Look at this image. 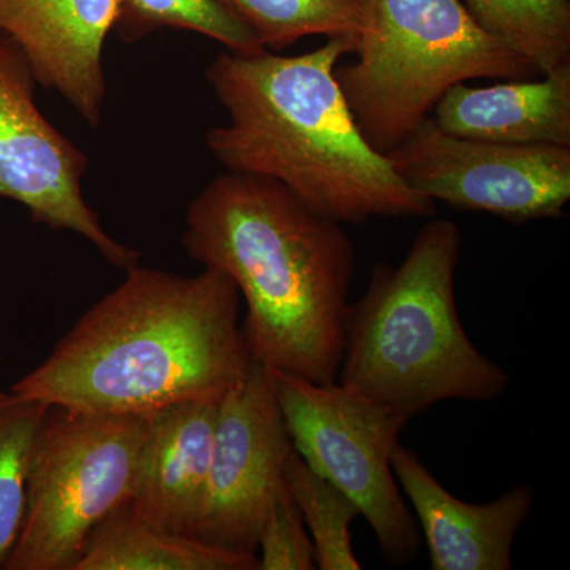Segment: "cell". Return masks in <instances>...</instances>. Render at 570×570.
<instances>
[{
	"label": "cell",
	"instance_id": "1",
	"mask_svg": "<svg viewBox=\"0 0 570 570\" xmlns=\"http://www.w3.org/2000/svg\"><path fill=\"white\" fill-rule=\"evenodd\" d=\"M238 288L224 273L126 269L11 392L45 406L145 415L220 401L253 366Z\"/></svg>",
	"mask_w": 570,
	"mask_h": 570
},
{
	"label": "cell",
	"instance_id": "3",
	"mask_svg": "<svg viewBox=\"0 0 570 570\" xmlns=\"http://www.w3.org/2000/svg\"><path fill=\"white\" fill-rule=\"evenodd\" d=\"M183 245L245 298L242 332L254 363L336 382L355 264L343 224L314 213L283 184L227 171L194 198Z\"/></svg>",
	"mask_w": 570,
	"mask_h": 570
},
{
	"label": "cell",
	"instance_id": "19",
	"mask_svg": "<svg viewBox=\"0 0 570 570\" xmlns=\"http://www.w3.org/2000/svg\"><path fill=\"white\" fill-rule=\"evenodd\" d=\"M112 29L126 43L160 29H178L202 33L239 55L265 50L220 0H116Z\"/></svg>",
	"mask_w": 570,
	"mask_h": 570
},
{
	"label": "cell",
	"instance_id": "11",
	"mask_svg": "<svg viewBox=\"0 0 570 570\" xmlns=\"http://www.w3.org/2000/svg\"><path fill=\"white\" fill-rule=\"evenodd\" d=\"M115 21L116 0H0V33L91 127L102 119L104 45Z\"/></svg>",
	"mask_w": 570,
	"mask_h": 570
},
{
	"label": "cell",
	"instance_id": "17",
	"mask_svg": "<svg viewBox=\"0 0 570 570\" xmlns=\"http://www.w3.org/2000/svg\"><path fill=\"white\" fill-rule=\"evenodd\" d=\"M471 17L546 73L570 61V0H461Z\"/></svg>",
	"mask_w": 570,
	"mask_h": 570
},
{
	"label": "cell",
	"instance_id": "9",
	"mask_svg": "<svg viewBox=\"0 0 570 570\" xmlns=\"http://www.w3.org/2000/svg\"><path fill=\"white\" fill-rule=\"evenodd\" d=\"M36 82L24 52L0 33V198L24 206L33 223L82 236L126 272L140 253L112 239L85 200L88 157L39 110Z\"/></svg>",
	"mask_w": 570,
	"mask_h": 570
},
{
	"label": "cell",
	"instance_id": "13",
	"mask_svg": "<svg viewBox=\"0 0 570 570\" xmlns=\"http://www.w3.org/2000/svg\"><path fill=\"white\" fill-rule=\"evenodd\" d=\"M220 401H189L148 414L132 504L146 520L189 535L204 508Z\"/></svg>",
	"mask_w": 570,
	"mask_h": 570
},
{
	"label": "cell",
	"instance_id": "8",
	"mask_svg": "<svg viewBox=\"0 0 570 570\" xmlns=\"http://www.w3.org/2000/svg\"><path fill=\"white\" fill-rule=\"evenodd\" d=\"M387 156L404 183L431 202L513 224L566 216L570 146L453 137L430 118Z\"/></svg>",
	"mask_w": 570,
	"mask_h": 570
},
{
	"label": "cell",
	"instance_id": "12",
	"mask_svg": "<svg viewBox=\"0 0 570 570\" xmlns=\"http://www.w3.org/2000/svg\"><path fill=\"white\" fill-rule=\"evenodd\" d=\"M392 468L425 535L431 569H512L513 543L534 504L531 487H515L485 504H469L444 489L417 453L400 442Z\"/></svg>",
	"mask_w": 570,
	"mask_h": 570
},
{
	"label": "cell",
	"instance_id": "6",
	"mask_svg": "<svg viewBox=\"0 0 570 570\" xmlns=\"http://www.w3.org/2000/svg\"><path fill=\"white\" fill-rule=\"evenodd\" d=\"M148 414L48 406L29 461L20 538L3 570H75L97 524L132 498Z\"/></svg>",
	"mask_w": 570,
	"mask_h": 570
},
{
	"label": "cell",
	"instance_id": "2",
	"mask_svg": "<svg viewBox=\"0 0 570 570\" xmlns=\"http://www.w3.org/2000/svg\"><path fill=\"white\" fill-rule=\"evenodd\" d=\"M355 48L354 40L340 37L296 56H217L206 80L228 122L206 134V146L227 171L283 184L337 224L433 217L434 202L409 187L387 154L376 151L356 126L335 75Z\"/></svg>",
	"mask_w": 570,
	"mask_h": 570
},
{
	"label": "cell",
	"instance_id": "18",
	"mask_svg": "<svg viewBox=\"0 0 570 570\" xmlns=\"http://www.w3.org/2000/svg\"><path fill=\"white\" fill-rule=\"evenodd\" d=\"M284 478L313 540L317 569H363L352 547L351 527L360 515L355 502L307 466L295 449Z\"/></svg>",
	"mask_w": 570,
	"mask_h": 570
},
{
	"label": "cell",
	"instance_id": "15",
	"mask_svg": "<svg viewBox=\"0 0 570 570\" xmlns=\"http://www.w3.org/2000/svg\"><path fill=\"white\" fill-rule=\"evenodd\" d=\"M75 570H258V560L164 530L129 499L94 528Z\"/></svg>",
	"mask_w": 570,
	"mask_h": 570
},
{
	"label": "cell",
	"instance_id": "4",
	"mask_svg": "<svg viewBox=\"0 0 570 570\" xmlns=\"http://www.w3.org/2000/svg\"><path fill=\"white\" fill-rule=\"evenodd\" d=\"M459 225L420 228L397 266L379 264L348 303L336 382L370 400L423 414L442 401H494L509 376L469 340L455 302Z\"/></svg>",
	"mask_w": 570,
	"mask_h": 570
},
{
	"label": "cell",
	"instance_id": "14",
	"mask_svg": "<svg viewBox=\"0 0 570 570\" xmlns=\"http://www.w3.org/2000/svg\"><path fill=\"white\" fill-rule=\"evenodd\" d=\"M431 121L442 132L471 140L570 146V61L542 73V80L452 86Z\"/></svg>",
	"mask_w": 570,
	"mask_h": 570
},
{
	"label": "cell",
	"instance_id": "16",
	"mask_svg": "<svg viewBox=\"0 0 570 570\" xmlns=\"http://www.w3.org/2000/svg\"><path fill=\"white\" fill-rule=\"evenodd\" d=\"M268 51L305 37L358 43L367 24V0H220Z\"/></svg>",
	"mask_w": 570,
	"mask_h": 570
},
{
	"label": "cell",
	"instance_id": "21",
	"mask_svg": "<svg viewBox=\"0 0 570 570\" xmlns=\"http://www.w3.org/2000/svg\"><path fill=\"white\" fill-rule=\"evenodd\" d=\"M258 570H314L316 551L287 485L266 513L257 543Z\"/></svg>",
	"mask_w": 570,
	"mask_h": 570
},
{
	"label": "cell",
	"instance_id": "5",
	"mask_svg": "<svg viewBox=\"0 0 570 570\" xmlns=\"http://www.w3.org/2000/svg\"><path fill=\"white\" fill-rule=\"evenodd\" d=\"M352 62L335 75L360 132L382 154L431 118L452 86L540 75L534 63L479 24L461 0H367Z\"/></svg>",
	"mask_w": 570,
	"mask_h": 570
},
{
	"label": "cell",
	"instance_id": "7",
	"mask_svg": "<svg viewBox=\"0 0 570 570\" xmlns=\"http://www.w3.org/2000/svg\"><path fill=\"white\" fill-rule=\"evenodd\" d=\"M272 377L295 452L355 502L385 560H414L420 550L417 520L392 468L393 449L411 417L340 382L316 384L281 371H272Z\"/></svg>",
	"mask_w": 570,
	"mask_h": 570
},
{
	"label": "cell",
	"instance_id": "20",
	"mask_svg": "<svg viewBox=\"0 0 570 570\" xmlns=\"http://www.w3.org/2000/svg\"><path fill=\"white\" fill-rule=\"evenodd\" d=\"M48 406L0 392V569L9 561L26 513V487L33 441Z\"/></svg>",
	"mask_w": 570,
	"mask_h": 570
},
{
	"label": "cell",
	"instance_id": "10",
	"mask_svg": "<svg viewBox=\"0 0 570 570\" xmlns=\"http://www.w3.org/2000/svg\"><path fill=\"white\" fill-rule=\"evenodd\" d=\"M292 452L272 371L253 363L220 400L204 508L189 538L257 557L258 534L284 489Z\"/></svg>",
	"mask_w": 570,
	"mask_h": 570
}]
</instances>
